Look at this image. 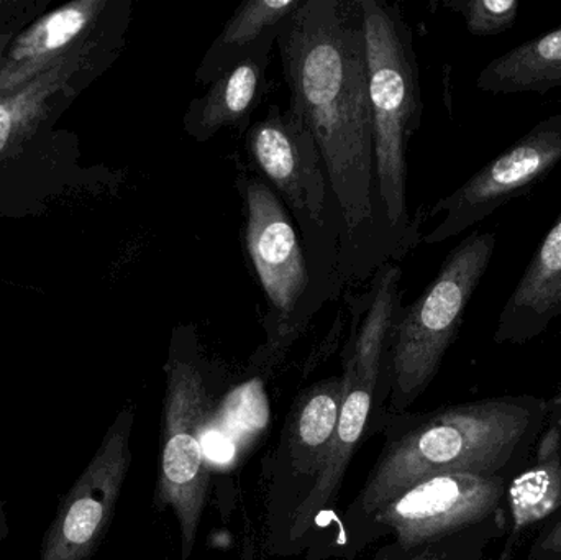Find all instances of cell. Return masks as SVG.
<instances>
[{
  "label": "cell",
  "mask_w": 561,
  "mask_h": 560,
  "mask_svg": "<svg viewBox=\"0 0 561 560\" xmlns=\"http://www.w3.org/2000/svg\"><path fill=\"white\" fill-rule=\"evenodd\" d=\"M401 276L398 263L379 266L369 292L353 301L355 329L343 374L339 424L322 469L294 512V538L304 535L313 518L336 499L353 453L365 433L379 378L382 372H388L389 342L402 308Z\"/></svg>",
  "instance_id": "cell-6"
},
{
  "label": "cell",
  "mask_w": 561,
  "mask_h": 560,
  "mask_svg": "<svg viewBox=\"0 0 561 560\" xmlns=\"http://www.w3.org/2000/svg\"><path fill=\"white\" fill-rule=\"evenodd\" d=\"M549 401L501 397L444 408L391 444L359 496L365 512L421 480L445 473H477L513 480L529 462Z\"/></svg>",
  "instance_id": "cell-2"
},
{
  "label": "cell",
  "mask_w": 561,
  "mask_h": 560,
  "mask_svg": "<svg viewBox=\"0 0 561 560\" xmlns=\"http://www.w3.org/2000/svg\"><path fill=\"white\" fill-rule=\"evenodd\" d=\"M536 453L507 487V542L503 560L513 555L523 533L552 522L561 512V395L549 401Z\"/></svg>",
  "instance_id": "cell-12"
},
{
  "label": "cell",
  "mask_w": 561,
  "mask_h": 560,
  "mask_svg": "<svg viewBox=\"0 0 561 560\" xmlns=\"http://www.w3.org/2000/svg\"><path fill=\"white\" fill-rule=\"evenodd\" d=\"M98 9V3H79L48 16L26 39L22 55H45L53 49L61 48L84 30V26L94 19Z\"/></svg>",
  "instance_id": "cell-18"
},
{
  "label": "cell",
  "mask_w": 561,
  "mask_h": 560,
  "mask_svg": "<svg viewBox=\"0 0 561 560\" xmlns=\"http://www.w3.org/2000/svg\"><path fill=\"white\" fill-rule=\"evenodd\" d=\"M561 316V213L497 319V344H526Z\"/></svg>",
  "instance_id": "cell-14"
},
{
  "label": "cell",
  "mask_w": 561,
  "mask_h": 560,
  "mask_svg": "<svg viewBox=\"0 0 561 560\" xmlns=\"http://www.w3.org/2000/svg\"><path fill=\"white\" fill-rule=\"evenodd\" d=\"M10 128H12V112L3 107V105H0V150H2L3 145L7 144Z\"/></svg>",
  "instance_id": "cell-21"
},
{
  "label": "cell",
  "mask_w": 561,
  "mask_h": 560,
  "mask_svg": "<svg viewBox=\"0 0 561 560\" xmlns=\"http://www.w3.org/2000/svg\"><path fill=\"white\" fill-rule=\"evenodd\" d=\"M135 408L118 413L84 472L59 503L38 560H91L107 535L130 470Z\"/></svg>",
  "instance_id": "cell-9"
},
{
  "label": "cell",
  "mask_w": 561,
  "mask_h": 560,
  "mask_svg": "<svg viewBox=\"0 0 561 560\" xmlns=\"http://www.w3.org/2000/svg\"><path fill=\"white\" fill-rule=\"evenodd\" d=\"M284 79L316 138L342 217L343 286L391 262L376 213L375 140L359 0H302L278 42Z\"/></svg>",
  "instance_id": "cell-1"
},
{
  "label": "cell",
  "mask_w": 561,
  "mask_h": 560,
  "mask_svg": "<svg viewBox=\"0 0 561 560\" xmlns=\"http://www.w3.org/2000/svg\"><path fill=\"white\" fill-rule=\"evenodd\" d=\"M237 190L245 207L243 242L265 299V345L253 364H278L317 312L330 302L320 288L302 239L278 194L256 173H240Z\"/></svg>",
  "instance_id": "cell-5"
},
{
  "label": "cell",
  "mask_w": 561,
  "mask_h": 560,
  "mask_svg": "<svg viewBox=\"0 0 561 560\" xmlns=\"http://www.w3.org/2000/svg\"><path fill=\"white\" fill-rule=\"evenodd\" d=\"M560 161L561 114H557L543 118L467 183L438 201L431 214H444V220L422 240L434 245L460 236L504 204L526 193Z\"/></svg>",
  "instance_id": "cell-11"
},
{
  "label": "cell",
  "mask_w": 561,
  "mask_h": 560,
  "mask_svg": "<svg viewBox=\"0 0 561 560\" xmlns=\"http://www.w3.org/2000/svg\"><path fill=\"white\" fill-rule=\"evenodd\" d=\"M276 42L278 39L263 43L253 55L210 82L206 94L190 102L183 117L187 137L206 144L224 128L240 134L249 132L253 112L265 91L266 69Z\"/></svg>",
  "instance_id": "cell-13"
},
{
  "label": "cell",
  "mask_w": 561,
  "mask_h": 560,
  "mask_svg": "<svg viewBox=\"0 0 561 560\" xmlns=\"http://www.w3.org/2000/svg\"><path fill=\"white\" fill-rule=\"evenodd\" d=\"M375 140L376 213L389 260L399 263L421 232L408 206V145L421 127V81L414 36L401 10L381 0H359Z\"/></svg>",
  "instance_id": "cell-3"
},
{
  "label": "cell",
  "mask_w": 561,
  "mask_h": 560,
  "mask_svg": "<svg viewBox=\"0 0 561 560\" xmlns=\"http://www.w3.org/2000/svg\"><path fill=\"white\" fill-rule=\"evenodd\" d=\"M527 560H561V512L537 536Z\"/></svg>",
  "instance_id": "cell-20"
},
{
  "label": "cell",
  "mask_w": 561,
  "mask_h": 560,
  "mask_svg": "<svg viewBox=\"0 0 561 560\" xmlns=\"http://www.w3.org/2000/svg\"><path fill=\"white\" fill-rule=\"evenodd\" d=\"M510 479L445 473L421 480L373 513L405 551L480 528L503 515Z\"/></svg>",
  "instance_id": "cell-10"
},
{
  "label": "cell",
  "mask_w": 561,
  "mask_h": 560,
  "mask_svg": "<svg viewBox=\"0 0 561 560\" xmlns=\"http://www.w3.org/2000/svg\"><path fill=\"white\" fill-rule=\"evenodd\" d=\"M342 398L343 377H332L313 385L297 400L287 441L294 467L313 479L332 449Z\"/></svg>",
  "instance_id": "cell-17"
},
{
  "label": "cell",
  "mask_w": 561,
  "mask_h": 560,
  "mask_svg": "<svg viewBox=\"0 0 561 560\" xmlns=\"http://www.w3.org/2000/svg\"><path fill=\"white\" fill-rule=\"evenodd\" d=\"M496 249L493 232H473L445 259L434 282L402 305L389 342L392 407L414 403L434 380Z\"/></svg>",
  "instance_id": "cell-7"
},
{
  "label": "cell",
  "mask_w": 561,
  "mask_h": 560,
  "mask_svg": "<svg viewBox=\"0 0 561 560\" xmlns=\"http://www.w3.org/2000/svg\"><path fill=\"white\" fill-rule=\"evenodd\" d=\"M207 404L209 398L197 357L196 331L193 325H180L174 329L167 365L154 503L161 510L173 508L183 539V560L190 559L193 552L209 489V469L201 444Z\"/></svg>",
  "instance_id": "cell-8"
},
{
  "label": "cell",
  "mask_w": 561,
  "mask_h": 560,
  "mask_svg": "<svg viewBox=\"0 0 561 560\" xmlns=\"http://www.w3.org/2000/svg\"><path fill=\"white\" fill-rule=\"evenodd\" d=\"M411 560H442V558H440V556L435 555V552L427 551V552H422L421 556H417V558H414Z\"/></svg>",
  "instance_id": "cell-23"
},
{
  "label": "cell",
  "mask_w": 561,
  "mask_h": 560,
  "mask_svg": "<svg viewBox=\"0 0 561 560\" xmlns=\"http://www.w3.org/2000/svg\"><path fill=\"white\" fill-rule=\"evenodd\" d=\"M302 0H250L227 20L196 69V81L209 85L249 58L263 43L278 39L284 22Z\"/></svg>",
  "instance_id": "cell-15"
},
{
  "label": "cell",
  "mask_w": 561,
  "mask_h": 560,
  "mask_svg": "<svg viewBox=\"0 0 561 560\" xmlns=\"http://www.w3.org/2000/svg\"><path fill=\"white\" fill-rule=\"evenodd\" d=\"M491 94H546L561 85V26L488 62L477 79Z\"/></svg>",
  "instance_id": "cell-16"
},
{
  "label": "cell",
  "mask_w": 561,
  "mask_h": 560,
  "mask_svg": "<svg viewBox=\"0 0 561 560\" xmlns=\"http://www.w3.org/2000/svg\"><path fill=\"white\" fill-rule=\"evenodd\" d=\"M448 9L460 13L473 35H500L513 28L519 15L517 0H447Z\"/></svg>",
  "instance_id": "cell-19"
},
{
  "label": "cell",
  "mask_w": 561,
  "mask_h": 560,
  "mask_svg": "<svg viewBox=\"0 0 561 560\" xmlns=\"http://www.w3.org/2000/svg\"><path fill=\"white\" fill-rule=\"evenodd\" d=\"M255 173L278 194L296 222L317 282L330 301L343 289L340 276L342 217L316 138L296 102L273 104L245 134Z\"/></svg>",
  "instance_id": "cell-4"
},
{
  "label": "cell",
  "mask_w": 561,
  "mask_h": 560,
  "mask_svg": "<svg viewBox=\"0 0 561 560\" xmlns=\"http://www.w3.org/2000/svg\"><path fill=\"white\" fill-rule=\"evenodd\" d=\"M9 523H7L5 510H3V503L0 502V542L9 536Z\"/></svg>",
  "instance_id": "cell-22"
}]
</instances>
